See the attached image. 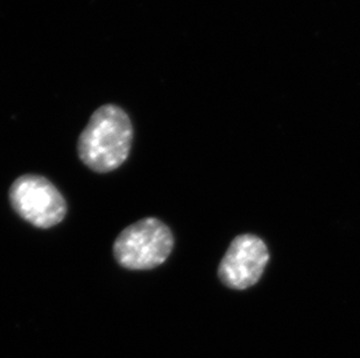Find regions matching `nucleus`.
I'll use <instances>...</instances> for the list:
<instances>
[{
	"label": "nucleus",
	"instance_id": "obj_1",
	"mask_svg": "<svg viewBox=\"0 0 360 358\" xmlns=\"http://www.w3.org/2000/svg\"><path fill=\"white\" fill-rule=\"evenodd\" d=\"M133 127L129 115L116 105H104L91 115L77 145L79 159L92 171L110 173L129 157Z\"/></svg>",
	"mask_w": 360,
	"mask_h": 358
},
{
	"label": "nucleus",
	"instance_id": "obj_3",
	"mask_svg": "<svg viewBox=\"0 0 360 358\" xmlns=\"http://www.w3.org/2000/svg\"><path fill=\"white\" fill-rule=\"evenodd\" d=\"M10 201L20 218L38 228H51L65 219L67 204L53 183L39 175H24L14 180Z\"/></svg>",
	"mask_w": 360,
	"mask_h": 358
},
{
	"label": "nucleus",
	"instance_id": "obj_2",
	"mask_svg": "<svg viewBox=\"0 0 360 358\" xmlns=\"http://www.w3.org/2000/svg\"><path fill=\"white\" fill-rule=\"evenodd\" d=\"M174 237L169 227L155 218H145L126 227L113 244V255L122 267L150 270L169 257Z\"/></svg>",
	"mask_w": 360,
	"mask_h": 358
},
{
	"label": "nucleus",
	"instance_id": "obj_4",
	"mask_svg": "<svg viewBox=\"0 0 360 358\" xmlns=\"http://www.w3.org/2000/svg\"><path fill=\"white\" fill-rule=\"evenodd\" d=\"M269 258V251L262 239L250 234L240 235L223 257L218 276L230 289L245 290L260 279Z\"/></svg>",
	"mask_w": 360,
	"mask_h": 358
}]
</instances>
